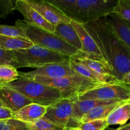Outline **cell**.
<instances>
[{"label": "cell", "mask_w": 130, "mask_h": 130, "mask_svg": "<svg viewBox=\"0 0 130 130\" xmlns=\"http://www.w3.org/2000/svg\"><path fill=\"white\" fill-rule=\"evenodd\" d=\"M83 25L110 66L113 76L123 81L130 71V52L128 50L103 19Z\"/></svg>", "instance_id": "1"}, {"label": "cell", "mask_w": 130, "mask_h": 130, "mask_svg": "<svg viewBox=\"0 0 130 130\" xmlns=\"http://www.w3.org/2000/svg\"><path fill=\"white\" fill-rule=\"evenodd\" d=\"M15 24L25 30L27 38L35 45L50 50L68 57L76 55L80 52L54 33L30 25L24 20H17Z\"/></svg>", "instance_id": "2"}, {"label": "cell", "mask_w": 130, "mask_h": 130, "mask_svg": "<svg viewBox=\"0 0 130 130\" xmlns=\"http://www.w3.org/2000/svg\"><path fill=\"white\" fill-rule=\"evenodd\" d=\"M6 86L20 92L32 103L43 106H48L62 98L57 89L42 85L25 76H19L17 81Z\"/></svg>", "instance_id": "3"}, {"label": "cell", "mask_w": 130, "mask_h": 130, "mask_svg": "<svg viewBox=\"0 0 130 130\" xmlns=\"http://www.w3.org/2000/svg\"><path fill=\"white\" fill-rule=\"evenodd\" d=\"M26 77L42 85L57 89L60 92L62 98L67 99L76 98L79 94L87 90L103 85L93 82L78 74L59 79L46 78L39 76Z\"/></svg>", "instance_id": "4"}, {"label": "cell", "mask_w": 130, "mask_h": 130, "mask_svg": "<svg viewBox=\"0 0 130 130\" xmlns=\"http://www.w3.org/2000/svg\"><path fill=\"white\" fill-rule=\"evenodd\" d=\"M13 52L17 64V69L29 67L36 69L50 63L69 60V57L35 44L29 48Z\"/></svg>", "instance_id": "5"}, {"label": "cell", "mask_w": 130, "mask_h": 130, "mask_svg": "<svg viewBox=\"0 0 130 130\" xmlns=\"http://www.w3.org/2000/svg\"><path fill=\"white\" fill-rule=\"evenodd\" d=\"M79 100H100L121 102L130 99V86L118 80L116 82L99 85L77 96Z\"/></svg>", "instance_id": "6"}, {"label": "cell", "mask_w": 130, "mask_h": 130, "mask_svg": "<svg viewBox=\"0 0 130 130\" xmlns=\"http://www.w3.org/2000/svg\"><path fill=\"white\" fill-rule=\"evenodd\" d=\"M118 0H77L75 22L86 24L105 17L114 11Z\"/></svg>", "instance_id": "7"}, {"label": "cell", "mask_w": 130, "mask_h": 130, "mask_svg": "<svg viewBox=\"0 0 130 130\" xmlns=\"http://www.w3.org/2000/svg\"><path fill=\"white\" fill-rule=\"evenodd\" d=\"M76 98H60L46 107L42 119L63 129L67 127L77 128V124L72 120L73 103Z\"/></svg>", "instance_id": "8"}, {"label": "cell", "mask_w": 130, "mask_h": 130, "mask_svg": "<svg viewBox=\"0 0 130 130\" xmlns=\"http://www.w3.org/2000/svg\"><path fill=\"white\" fill-rule=\"evenodd\" d=\"M71 24L80 38L81 44H82L81 52L86 55L87 57L101 62L104 66H106L109 69V71L112 72L110 66L107 63L106 60L104 58L97 44L95 43L91 35L89 34L88 30L85 28V25L73 20H71Z\"/></svg>", "instance_id": "9"}, {"label": "cell", "mask_w": 130, "mask_h": 130, "mask_svg": "<svg viewBox=\"0 0 130 130\" xmlns=\"http://www.w3.org/2000/svg\"><path fill=\"white\" fill-rule=\"evenodd\" d=\"M69 60L58 63H50L30 72H19V75L25 77L39 76L51 79H59L76 75L77 74L70 67Z\"/></svg>", "instance_id": "10"}, {"label": "cell", "mask_w": 130, "mask_h": 130, "mask_svg": "<svg viewBox=\"0 0 130 130\" xmlns=\"http://www.w3.org/2000/svg\"><path fill=\"white\" fill-rule=\"evenodd\" d=\"M26 2L41 14L48 22L55 27L60 24H70L71 20L64 15L58 8L48 1L25 0Z\"/></svg>", "instance_id": "11"}, {"label": "cell", "mask_w": 130, "mask_h": 130, "mask_svg": "<svg viewBox=\"0 0 130 130\" xmlns=\"http://www.w3.org/2000/svg\"><path fill=\"white\" fill-rule=\"evenodd\" d=\"M14 10L19 11L24 18V21L31 25L54 32L55 26L46 21L39 13L30 6L25 0H17Z\"/></svg>", "instance_id": "12"}, {"label": "cell", "mask_w": 130, "mask_h": 130, "mask_svg": "<svg viewBox=\"0 0 130 130\" xmlns=\"http://www.w3.org/2000/svg\"><path fill=\"white\" fill-rule=\"evenodd\" d=\"M0 102L3 107L12 113L32 103L24 95L7 86L0 87Z\"/></svg>", "instance_id": "13"}, {"label": "cell", "mask_w": 130, "mask_h": 130, "mask_svg": "<svg viewBox=\"0 0 130 130\" xmlns=\"http://www.w3.org/2000/svg\"><path fill=\"white\" fill-rule=\"evenodd\" d=\"M102 19L130 52V26L128 22L120 18L114 13Z\"/></svg>", "instance_id": "14"}, {"label": "cell", "mask_w": 130, "mask_h": 130, "mask_svg": "<svg viewBox=\"0 0 130 130\" xmlns=\"http://www.w3.org/2000/svg\"><path fill=\"white\" fill-rule=\"evenodd\" d=\"M69 66L71 68L76 72L77 74L88 79L94 83L99 84H107L110 83L118 81L117 79L113 75H103L90 69L86 66L81 64L74 60L69 57Z\"/></svg>", "instance_id": "15"}, {"label": "cell", "mask_w": 130, "mask_h": 130, "mask_svg": "<svg viewBox=\"0 0 130 130\" xmlns=\"http://www.w3.org/2000/svg\"><path fill=\"white\" fill-rule=\"evenodd\" d=\"M119 102L116 101H106L100 100H79L77 98L74 100L73 103V109H72V120L77 125L80 124L81 119L85 115L91 111L92 109L97 106L104 105H109L114 103Z\"/></svg>", "instance_id": "16"}, {"label": "cell", "mask_w": 130, "mask_h": 130, "mask_svg": "<svg viewBox=\"0 0 130 130\" xmlns=\"http://www.w3.org/2000/svg\"><path fill=\"white\" fill-rule=\"evenodd\" d=\"M46 110V107L31 103L25 105L19 111L13 113V118L27 123L32 124L42 119Z\"/></svg>", "instance_id": "17"}, {"label": "cell", "mask_w": 130, "mask_h": 130, "mask_svg": "<svg viewBox=\"0 0 130 130\" xmlns=\"http://www.w3.org/2000/svg\"><path fill=\"white\" fill-rule=\"evenodd\" d=\"M54 34L59 36L65 42L81 52L82 44L78 34L71 24H60L55 27Z\"/></svg>", "instance_id": "18"}, {"label": "cell", "mask_w": 130, "mask_h": 130, "mask_svg": "<svg viewBox=\"0 0 130 130\" xmlns=\"http://www.w3.org/2000/svg\"><path fill=\"white\" fill-rule=\"evenodd\" d=\"M130 119V99L117 107L110 113L106 121L108 126L119 124L123 126Z\"/></svg>", "instance_id": "19"}, {"label": "cell", "mask_w": 130, "mask_h": 130, "mask_svg": "<svg viewBox=\"0 0 130 130\" xmlns=\"http://www.w3.org/2000/svg\"><path fill=\"white\" fill-rule=\"evenodd\" d=\"M33 45L34 44L27 38L0 34V48L4 50L15 52L29 48Z\"/></svg>", "instance_id": "20"}, {"label": "cell", "mask_w": 130, "mask_h": 130, "mask_svg": "<svg viewBox=\"0 0 130 130\" xmlns=\"http://www.w3.org/2000/svg\"><path fill=\"white\" fill-rule=\"evenodd\" d=\"M125 101L126 100L114 103L112 104H109V105H100V106L96 107L91 111L89 112L88 114L84 116L83 118L81 119L80 123H86V122L96 120V119H106L108 116L114 109H116L117 107H118Z\"/></svg>", "instance_id": "21"}, {"label": "cell", "mask_w": 130, "mask_h": 130, "mask_svg": "<svg viewBox=\"0 0 130 130\" xmlns=\"http://www.w3.org/2000/svg\"><path fill=\"white\" fill-rule=\"evenodd\" d=\"M74 60L86 66L90 69L103 75H112V72L109 71V69L104 66L103 63L99 61L94 60L93 58L87 57L85 54L80 52L76 55L70 57Z\"/></svg>", "instance_id": "22"}, {"label": "cell", "mask_w": 130, "mask_h": 130, "mask_svg": "<svg viewBox=\"0 0 130 130\" xmlns=\"http://www.w3.org/2000/svg\"><path fill=\"white\" fill-rule=\"evenodd\" d=\"M48 1L58 8L71 20H76L77 16V0H52Z\"/></svg>", "instance_id": "23"}, {"label": "cell", "mask_w": 130, "mask_h": 130, "mask_svg": "<svg viewBox=\"0 0 130 130\" xmlns=\"http://www.w3.org/2000/svg\"><path fill=\"white\" fill-rule=\"evenodd\" d=\"M19 78L17 69L10 65H0V86H6Z\"/></svg>", "instance_id": "24"}, {"label": "cell", "mask_w": 130, "mask_h": 130, "mask_svg": "<svg viewBox=\"0 0 130 130\" xmlns=\"http://www.w3.org/2000/svg\"><path fill=\"white\" fill-rule=\"evenodd\" d=\"M0 130H30L29 124L14 118L0 120Z\"/></svg>", "instance_id": "25"}, {"label": "cell", "mask_w": 130, "mask_h": 130, "mask_svg": "<svg viewBox=\"0 0 130 130\" xmlns=\"http://www.w3.org/2000/svg\"><path fill=\"white\" fill-rule=\"evenodd\" d=\"M113 13L121 19L130 22V0H118Z\"/></svg>", "instance_id": "26"}, {"label": "cell", "mask_w": 130, "mask_h": 130, "mask_svg": "<svg viewBox=\"0 0 130 130\" xmlns=\"http://www.w3.org/2000/svg\"><path fill=\"white\" fill-rule=\"evenodd\" d=\"M0 34L8 36L21 37V38H27L25 30L17 24H15L14 26L0 25Z\"/></svg>", "instance_id": "27"}, {"label": "cell", "mask_w": 130, "mask_h": 130, "mask_svg": "<svg viewBox=\"0 0 130 130\" xmlns=\"http://www.w3.org/2000/svg\"><path fill=\"white\" fill-rule=\"evenodd\" d=\"M107 127L106 119H96L80 123L77 128L79 130H105Z\"/></svg>", "instance_id": "28"}, {"label": "cell", "mask_w": 130, "mask_h": 130, "mask_svg": "<svg viewBox=\"0 0 130 130\" xmlns=\"http://www.w3.org/2000/svg\"><path fill=\"white\" fill-rule=\"evenodd\" d=\"M0 65H10L17 68V61L14 52L0 48Z\"/></svg>", "instance_id": "29"}, {"label": "cell", "mask_w": 130, "mask_h": 130, "mask_svg": "<svg viewBox=\"0 0 130 130\" xmlns=\"http://www.w3.org/2000/svg\"><path fill=\"white\" fill-rule=\"evenodd\" d=\"M15 1L13 0H0V18L6 19L9 14L13 13Z\"/></svg>", "instance_id": "30"}, {"label": "cell", "mask_w": 130, "mask_h": 130, "mask_svg": "<svg viewBox=\"0 0 130 130\" xmlns=\"http://www.w3.org/2000/svg\"><path fill=\"white\" fill-rule=\"evenodd\" d=\"M28 124L30 130H62L43 119H40L35 123Z\"/></svg>", "instance_id": "31"}, {"label": "cell", "mask_w": 130, "mask_h": 130, "mask_svg": "<svg viewBox=\"0 0 130 130\" xmlns=\"http://www.w3.org/2000/svg\"><path fill=\"white\" fill-rule=\"evenodd\" d=\"M13 118V113L8 109L0 107V120Z\"/></svg>", "instance_id": "32"}, {"label": "cell", "mask_w": 130, "mask_h": 130, "mask_svg": "<svg viewBox=\"0 0 130 130\" xmlns=\"http://www.w3.org/2000/svg\"><path fill=\"white\" fill-rule=\"evenodd\" d=\"M123 81L125 83L126 85L130 86V71L125 75V76H124V78H123Z\"/></svg>", "instance_id": "33"}, {"label": "cell", "mask_w": 130, "mask_h": 130, "mask_svg": "<svg viewBox=\"0 0 130 130\" xmlns=\"http://www.w3.org/2000/svg\"><path fill=\"white\" fill-rule=\"evenodd\" d=\"M121 130H130V123L123 125Z\"/></svg>", "instance_id": "34"}, {"label": "cell", "mask_w": 130, "mask_h": 130, "mask_svg": "<svg viewBox=\"0 0 130 130\" xmlns=\"http://www.w3.org/2000/svg\"><path fill=\"white\" fill-rule=\"evenodd\" d=\"M62 130H79L77 128H71V127H67V128H63Z\"/></svg>", "instance_id": "35"}, {"label": "cell", "mask_w": 130, "mask_h": 130, "mask_svg": "<svg viewBox=\"0 0 130 130\" xmlns=\"http://www.w3.org/2000/svg\"><path fill=\"white\" fill-rule=\"evenodd\" d=\"M122 127H123V126H119V128H117V129H116L115 130H121V129Z\"/></svg>", "instance_id": "36"}, {"label": "cell", "mask_w": 130, "mask_h": 130, "mask_svg": "<svg viewBox=\"0 0 130 130\" xmlns=\"http://www.w3.org/2000/svg\"><path fill=\"white\" fill-rule=\"evenodd\" d=\"M0 87H1V86H0ZM0 107H3V106H2V105H1V102H0Z\"/></svg>", "instance_id": "37"}, {"label": "cell", "mask_w": 130, "mask_h": 130, "mask_svg": "<svg viewBox=\"0 0 130 130\" xmlns=\"http://www.w3.org/2000/svg\"><path fill=\"white\" fill-rule=\"evenodd\" d=\"M128 23H129V26H130V22H128Z\"/></svg>", "instance_id": "38"}, {"label": "cell", "mask_w": 130, "mask_h": 130, "mask_svg": "<svg viewBox=\"0 0 130 130\" xmlns=\"http://www.w3.org/2000/svg\"></svg>", "instance_id": "39"}]
</instances>
